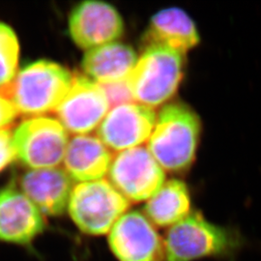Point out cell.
Listing matches in <instances>:
<instances>
[{"instance_id":"cell-13","label":"cell","mask_w":261,"mask_h":261,"mask_svg":"<svg viewBox=\"0 0 261 261\" xmlns=\"http://www.w3.org/2000/svg\"><path fill=\"white\" fill-rule=\"evenodd\" d=\"M74 187L75 181L59 167L31 169L20 179V191L47 216L65 212Z\"/></svg>"},{"instance_id":"cell-19","label":"cell","mask_w":261,"mask_h":261,"mask_svg":"<svg viewBox=\"0 0 261 261\" xmlns=\"http://www.w3.org/2000/svg\"><path fill=\"white\" fill-rule=\"evenodd\" d=\"M16 158L13 143V133L9 129L0 130V171H2Z\"/></svg>"},{"instance_id":"cell-5","label":"cell","mask_w":261,"mask_h":261,"mask_svg":"<svg viewBox=\"0 0 261 261\" xmlns=\"http://www.w3.org/2000/svg\"><path fill=\"white\" fill-rule=\"evenodd\" d=\"M128 208L129 201L102 179L75 185L67 210L82 232L98 236L109 234Z\"/></svg>"},{"instance_id":"cell-10","label":"cell","mask_w":261,"mask_h":261,"mask_svg":"<svg viewBox=\"0 0 261 261\" xmlns=\"http://www.w3.org/2000/svg\"><path fill=\"white\" fill-rule=\"evenodd\" d=\"M157 114L153 109L136 102L112 108L97 129V137L110 150L121 152L148 141Z\"/></svg>"},{"instance_id":"cell-18","label":"cell","mask_w":261,"mask_h":261,"mask_svg":"<svg viewBox=\"0 0 261 261\" xmlns=\"http://www.w3.org/2000/svg\"><path fill=\"white\" fill-rule=\"evenodd\" d=\"M19 43L14 29L0 21V92L3 93L18 74Z\"/></svg>"},{"instance_id":"cell-14","label":"cell","mask_w":261,"mask_h":261,"mask_svg":"<svg viewBox=\"0 0 261 261\" xmlns=\"http://www.w3.org/2000/svg\"><path fill=\"white\" fill-rule=\"evenodd\" d=\"M112 160L111 150L98 137L76 135L69 140L62 163L67 173L79 184L103 179Z\"/></svg>"},{"instance_id":"cell-6","label":"cell","mask_w":261,"mask_h":261,"mask_svg":"<svg viewBox=\"0 0 261 261\" xmlns=\"http://www.w3.org/2000/svg\"><path fill=\"white\" fill-rule=\"evenodd\" d=\"M69 140L62 124L47 116L29 117L13 132L16 158L31 169L58 167Z\"/></svg>"},{"instance_id":"cell-7","label":"cell","mask_w":261,"mask_h":261,"mask_svg":"<svg viewBox=\"0 0 261 261\" xmlns=\"http://www.w3.org/2000/svg\"><path fill=\"white\" fill-rule=\"evenodd\" d=\"M108 175L112 186L134 202L147 201L167 181L164 168L144 146L119 152Z\"/></svg>"},{"instance_id":"cell-2","label":"cell","mask_w":261,"mask_h":261,"mask_svg":"<svg viewBox=\"0 0 261 261\" xmlns=\"http://www.w3.org/2000/svg\"><path fill=\"white\" fill-rule=\"evenodd\" d=\"M200 136L196 112L182 103L166 105L157 115L147 149L164 170L179 172L193 164Z\"/></svg>"},{"instance_id":"cell-15","label":"cell","mask_w":261,"mask_h":261,"mask_svg":"<svg viewBox=\"0 0 261 261\" xmlns=\"http://www.w3.org/2000/svg\"><path fill=\"white\" fill-rule=\"evenodd\" d=\"M139 56L133 47L112 42L85 51L82 67L87 77L101 85L127 82Z\"/></svg>"},{"instance_id":"cell-16","label":"cell","mask_w":261,"mask_h":261,"mask_svg":"<svg viewBox=\"0 0 261 261\" xmlns=\"http://www.w3.org/2000/svg\"><path fill=\"white\" fill-rule=\"evenodd\" d=\"M143 40L146 46L164 45L185 55L199 43V35L186 12L172 7L159 11L151 18Z\"/></svg>"},{"instance_id":"cell-20","label":"cell","mask_w":261,"mask_h":261,"mask_svg":"<svg viewBox=\"0 0 261 261\" xmlns=\"http://www.w3.org/2000/svg\"><path fill=\"white\" fill-rule=\"evenodd\" d=\"M19 112L9 99L0 92V130L8 129L15 121Z\"/></svg>"},{"instance_id":"cell-8","label":"cell","mask_w":261,"mask_h":261,"mask_svg":"<svg viewBox=\"0 0 261 261\" xmlns=\"http://www.w3.org/2000/svg\"><path fill=\"white\" fill-rule=\"evenodd\" d=\"M111 109L103 85L85 75H77L56 113L67 132L75 136L89 135L100 126Z\"/></svg>"},{"instance_id":"cell-11","label":"cell","mask_w":261,"mask_h":261,"mask_svg":"<svg viewBox=\"0 0 261 261\" xmlns=\"http://www.w3.org/2000/svg\"><path fill=\"white\" fill-rule=\"evenodd\" d=\"M68 24L74 43L85 50L116 42L124 33L121 15L103 1L81 2L72 10Z\"/></svg>"},{"instance_id":"cell-9","label":"cell","mask_w":261,"mask_h":261,"mask_svg":"<svg viewBox=\"0 0 261 261\" xmlns=\"http://www.w3.org/2000/svg\"><path fill=\"white\" fill-rule=\"evenodd\" d=\"M109 247L117 261H164V239L141 212H126L112 226Z\"/></svg>"},{"instance_id":"cell-1","label":"cell","mask_w":261,"mask_h":261,"mask_svg":"<svg viewBox=\"0 0 261 261\" xmlns=\"http://www.w3.org/2000/svg\"><path fill=\"white\" fill-rule=\"evenodd\" d=\"M247 246V238L237 227L214 224L201 212L193 211L168 228L164 261H238Z\"/></svg>"},{"instance_id":"cell-17","label":"cell","mask_w":261,"mask_h":261,"mask_svg":"<svg viewBox=\"0 0 261 261\" xmlns=\"http://www.w3.org/2000/svg\"><path fill=\"white\" fill-rule=\"evenodd\" d=\"M192 212L190 191L184 182L177 179L166 181L144 207V215L159 227H171Z\"/></svg>"},{"instance_id":"cell-3","label":"cell","mask_w":261,"mask_h":261,"mask_svg":"<svg viewBox=\"0 0 261 261\" xmlns=\"http://www.w3.org/2000/svg\"><path fill=\"white\" fill-rule=\"evenodd\" d=\"M72 73L58 63L38 60L19 70L3 92L19 113L30 117L56 112L72 87Z\"/></svg>"},{"instance_id":"cell-12","label":"cell","mask_w":261,"mask_h":261,"mask_svg":"<svg viewBox=\"0 0 261 261\" xmlns=\"http://www.w3.org/2000/svg\"><path fill=\"white\" fill-rule=\"evenodd\" d=\"M45 228L44 215L20 190L0 191V242L29 246Z\"/></svg>"},{"instance_id":"cell-4","label":"cell","mask_w":261,"mask_h":261,"mask_svg":"<svg viewBox=\"0 0 261 261\" xmlns=\"http://www.w3.org/2000/svg\"><path fill=\"white\" fill-rule=\"evenodd\" d=\"M183 56L164 45H147L126 82L133 101L151 109L168 101L183 77Z\"/></svg>"}]
</instances>
